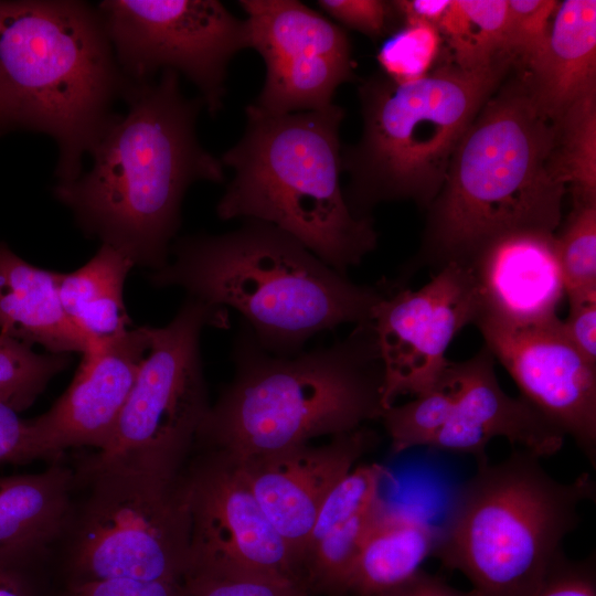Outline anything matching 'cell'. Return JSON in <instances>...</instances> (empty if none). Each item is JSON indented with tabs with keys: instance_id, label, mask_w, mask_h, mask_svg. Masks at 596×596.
<instances>
[{
	"instance_id": "6da1fadb",
	"label": "cell",
	"mask_w": 596,
	"mask_h": 596,
	"mask_svg": "<svg viewBox=\"0 0 596 596\" xmlns=\"http://www.w3.org/2000/svg\"><path fill=\"white\" fill-rule=\"evenodd\" d=\"M123 99L127 113L91 151V170L53 193L86 234L156 272L168 264L185 191L200 180L222 182L223 164L200 145L204 105L183 95L177 72L128 84Z\"/></svg>"
},
{
	"instance_id": "7a4b0ae2",
	"label": "cell",
	"mask_w": 596,
	"mask_h": 596,
	"mask_svg": "<svg viewBox=\"0 0 596 596\" xmlns=\"http://www.w3.org/2000/svg\"><path fill=\"white\" fill-rule=\"evenodd\" d=\"M173 262L152 272L157 287L240 312L267 352L294 356L313 336L369 322L389 285H358L277 226L246 220L221 235L180 238Z\"/></svg>"
},
{
	"instance_id": "3957f363",
	"label": "cell",
	"mask_w": 596,
	"mask_h": 596,
	"mask_svg": "<svg viewBox=\"0 0 596 596\" xmlns=\"http://www.w3.org/2000/svg\"><path fill=\"white\" fill-rule=\"evenodd\" d=\"M235 374L210 408L196 444L235 461L332 437L381 418L383 368L372 326L294 356L267 352L242 322Z\"/></svg>"
},
{
	"instance_id": "277c9868",
	"label": "cell",
	"mask_w": 596,
	"mask_h": 596,
	"mask_svg": "<svg viewBox=\"0 0 596 596\" xmlns=\"http://www.w3.org/2000/svg\"><path fill=\"white\" fill-rule=\"evenodd\" d=\"M554 141L525 75L493 94L455 149L412 265L467 264L504 234L555 233L567 189L552 168Z\"/></svg>"
},
{
	"instance_id": "5b68a950",
	"label": "cell",
	"mask_w": 596,
	"mask_h": 596,
	"mask_svg": "<svg viewBox=\"0 0 596 596\" xmlns=\"http://www.w3.org/2000/svg\"><path fill=\"white\" fill-rule=\"evenodd\" d=\"M241 140L221 162L234 177L216 205L221 220L277 226L347 275L377 243L371 217H358L340 184L344 110L327 107L270 115L249 104Z\"/></svg>"
},
{
	"instance_id": "8992f818",
	"label": "cell",
	"mask_w": 596,
	"mask_h": 596,
	"mask_svg": "<svg viewBox=\"0 0 596 596\" xmlns=\"http://www.w3.org/2000/svg\"><path fill=\"white\" fill-rule=\"evenodd\" d=\"M0 70L22 128L55 140L58 183L75 181L128 85L96 6L0 0Z\"/></svg>"
},
{
	"instance_id": "52a82bcc",
	"label": "cell",
	"mask_w": 596,
	"mask_h": 596,
	"mask_svg": "<svg viewBox=\"0 0 596 596\" xmlns=\"http://www.w3.org/2000/svg\"><path fill=\"white\" fill-rule=\"evenodd\" d=\"M595 494L589 473L563 482L539 456L514 449L496 464H477L458 488L433 556L461 573L479 596H525L564 556L578 509Z\"/></svg>"
},
{
	"instance_id": "ba28073f",
	"label": "cell",
	"mask_w": 596,
	"mask_h": 596,
	"mask_svg": "<svg viewBox=\"0 0 596 596\" xmlns=\"http://www.w3.org/2000/svg\"><path fill=\"white\" fill-rule=\"evenodd\" d=\"M512 63L503 56L477 70L445 65L411 82L374 76L363 83L362 137L341 151L352 213L370 217L372 206L392 200L429 207L461 137Z\"/></svg>"
},
{
	"instance_id": "9c48e42d",
	"label": "cell",
	"mask_w": 596,
	"mask_h": 596,
	"mask_svg": "<svg viewBox=\"0 0 596 596\" xmlns=\"http://www.w3.org/2000/svg\"><path fill=\"white\" fill-rule=\"evenodd\" d=\"M206 327H230L227 309L188 297L164 327H148L149 347L106 445L89 475L131 469L164 477L183 473L210 408L200 359Z\"/></svg>"
},
{
	"instance_id": "30bf717a",
	"label": "cell",
	"mask_w": 596,
	"mask_h": 596,
	"mask_svg": "<svg viewBox=\"0 0 596 596\" xmlns=\"http://www.w3.org/2000/svg\"><path fill=\"white\" fill-rule=\"evenodd\" d=\"M92 476L96 486L62 585L111 578L183 583L190 544L184 471L164 477L111 469Z\"/></svg>"
},
{
	"instance_id": "8fae6325",
	"label": "cell",
	"mask_w": 596,
	"mask_h": 596,
	"mask_svg": "<svg viewBox=\"0 0 596 596\" xmlns=\"http://www.w3.org/2000/svg\"><path fill=\"white\" fill-rule=\"evenodd\" d=\"M127 84L184 75L210 115L222 108L227 66L251 49L246 20L217 0H105L96 6Z\"/></svg>"
},
{
	"instance_id": "7c38bea8",
	"label": "cell",
	"mask_w": 596,
	"mask_h": 596,
	"mask_svg": "<svg viewBox=\"0 0 596 596\" xmlns=\"http://www.w3.org/2000/svg\"><path fill=\"white\" fill-rule=\"evenodd\" d=\"M184 479L190 511L185 577L248 574L301 583L294 552L263 511L237 461L206 449L184 470Z\"/></svg>"
},
{
	"instance_id": "4fadbf2b",
	"label": "cell",
	"mask_w": 596,
	"mask_h": 596,
	"mask_svg": "<svg viewBox=\"0 0 596 596\" xmlns=\"http://www.w3.org/2000/svg\"><path fill=\"white\" fill-rule=\"evenodd\" d=\"M480 313L467 264L440 267L417 290L389 286L370 320L383 368L384 409L400 396L432 389L449 363L448 347Z\"/></svg>"
},
{
	"instance_id": "5bb4252c",
	"label": "cell",
	"mask_w": 596,
	"mask_h": 596,
	"mask_svg": "<svg viewBox=\"0 0 596 596\" xmlns=\"http://www.w3.org/2000/svg\"><path fill=\"white\" fill-rule=\"evenodd\" d=\"M247 14L251 49L266 65L264 86L254 103L284 115L332 104L337 88L354 77L345 32L297 0H241Z\"/></svg>"
},
{
	"instance_id": "9a60e30c",
	"label": "cell",
	"mask_w": 596,
	"mask_h": 596,
	"mask_svg": "<svg viewBox=\"0 0 596 596\" xmlns=\"http://www.w3.org/2000/svg\"><path fill=\"white\" fill-rule=\"evenodd\" d=\"M485 347L536 408L596 467V364L570 340L558 317L510 324L481 316Z\"/></svg>"
},
{
	"instance_id": "2e32d148",
	"label": "cell",
	"mask_w": 596,
	"mask_h": 596,
	"mask_svg": "<svg viewBox=\"0 0 596 596\" xmlns=\"http://www.w3.org/2000/svg\"><path fill=\"white\" fill-rule=\"evenodd\" d=\"M376 441V434L362 426L324 443H308L237 461L259 505L298 564L321 504Z\"/></svg>"
},
{
	"instance_id": "e0dca14e",
	"label": "cell",
	"mask_w": 596,
	"mask_h": 596,
	"mask_svg": "<svg viewBox=\"0 0 596 596\" xmlns=\"http://www.w3.org/2000/svg\"><path fill=\"white\" fill-rule=\"evenodd\" d=\"M149 347L148 327L87 350L56 403L32 418L39 459L71 447L102 449L129 396Z\"/></svg>"
},
{
	"instance_id": "ac0fdd59",
	"label": "cell",
	"mask_w": 596,
	"mask_h": 596,
	"mask_svg": "<svg viewBox=\"0 0 596 596\" xmlns=\"http://www.w3.org/2000/svg\"><path fill=\"white\" fill-rule=\"evenodd\" d=\"M494 361L483 347L472 358L454 362L456 398L445 425L427 448L468 454L480 464L488 460V444L503 437L540 458L556 454L564 434L523 397H513L501 389Z\"/></svg>"
},
{
	"instance_id": "d6986e66",
	"label": "cell",
	"mask_w": 596,
	"mask_h": 596,
	"mask_svg": "<svg viewBox=\"0 0 596 596\" xmlns=\"http://www.w3.org/2000/svg\"><path fill=\"white\" fill-rule=\"evenodd\" d=\"M467 265L481 304L479 317L510 324L557 317L565 285L555 233L528 230L504 234L482 247Z\"/></svg>"
},
{
	"instance_id": "ffe728a7",
	"label": "cell",
	"mask_w": 596,
	"mask_h": 596,
	"mask_svg": "<svg viewBox=\"0 0 596 596\" xmlns=\"http://www.w3.org/2000/svg\"><path fill=\"white\" fill-rule=\"evenodd\" d=\"M386 473L379 464H358L321 504L299 560L301 582L315 596H344L361 543L386 503Z\"/></svg>"
},
{
	"instance_id": "44dd1931",
	"label": "cell",
	"mask_w": 596,
	"mask_h": 596,
	"mask_svg": "<svg viewBox=\"0 0 596 596\" xmlns=\"http://www.w3.org/2000/svg\"><path fill=\"white\" fill-rule=\"evenodd\" d=\"M61 273L35 267L0 242V332L49 353L84 354L89 342L63 309Z\"/></svg>"
},
{
	"instance_id": "7402d4cb",
	"label": "cell",
	"mask_w": 596,
	"mask_h": 596,
	"mask_svg": "<svg viewBox=\"0 0 596 596\" xmlns=\"http://www.w3.org/2000/svg\"><path fill=\"white\" fill-rule=\"evenodd\" d=\"M534 104L554 124L578 98L596 89V1L557 6L541 57L525 73Z\"/></svg>"
},
{
	"instance_id": "603a6c76",
	"label": "cell",
	"mask_w": 596,
	"mask_h": 596,
	"mask_svg": "<svg viewBox=\"0 0 596 596\" xmlns=\"http://www.w3.org/2000/svg\"><path fill=\"white\" fill-rule=\"evenodd\" d=\"M438 526L384 504L350 570L344 595L382 596L409 582L433 556Z\"/></svg>"
},
{
	"instance_id": "cb8c5ba5",
	"label": "cell",
	"mask_w": 596,
	"mask_h": 596,
	"mask_svg": "<svg viewBox=\"0 0 596 596\" xmlns=\"http://www.w3.org/2000/svg\"><path fill=\"white\" fill-rule=\"evenodd\" d=\"M71 480L60 466L0 477V554L42 553L66 523Z\"/></svg>"
},
{
	"instance_id": "d4e9b609",
	"label": "cell",
	"mask_w": 596,
	"mask_h": 596,
	"mask_svg": "<svg viewBox=\"0 0 596 596\" xmlns=\"http://www.w3.org/2000/svg\"><path fill=\"white\" fill-rule=\"evenodd\" d=\"M134 265L119 249L102 244L84 266L61 274L58 294L63 309L86 337L89 349L129 330L123 290Z\"/></svg>"
},
{
	"instance_id": "484cf974",
	"label": "cell",
	"mask_w": 596,
	"mask_h": 596,
	"mask_svg": "<svg viewBox=\"0 0 596 596\" xmlns=\"http://www.w3.org/2000/svg\"><path fill=\"white\" fill-rule=\"evenodd\" d=\"M505 17L507 0H450L437 29L448 42L455 65L477 70L508 56L503 51Z\"/></svg>"
},
{
	"instance_id": "4316f807",
	"label": "cell",
	"mask_w": 596,
	"mask_h": 596,
	"mask_svg": "<svg viewBox=\"0 0 596 596\" xmlns=\"http://www.w3.org/2000/svg\"><path fill=\"white\" fill-rule=\"evenodd\" d=\"M554 126L555 174L574 204H596V89L575 100Z\"/></svg>"
},
{
	"instance_id": "83f0119b",
	"label": "cell",
	"mask_w": 596,
	"mask_h": 596,
	"mask_svg": "<svg viewBox=\"0 0 596 596\" xmlns=\"http://www.w3.org/2000/svg\"><path fill=\"white\" fill-rule=\"evenodd\" d=\"M457 393L454 362L432 389L404 404L386 407L381 418L394 454L426 447L445 425Z\"/></svg>"
},
{
	"instance_id": "f1b7e54d",
	"label": "cell",
	"mask_w": 596,
	"mask_h": 596,
	"mask_svg": "<svg viewBox=\"0 0 596 596\" xmlns=\"http://www.w3.org/2000/svg\"><path fill=\"white\" fill-rule=\"evenodd\" d=\"M68 362V354H40L0 332V402L18 413L24 411Z\"/></svg>"
},
{
	"instance_id": "f546056e",
	"label": "cell",
	"mask_w": 596,
	"mask_h": 596,
	"mask_svg": "<svg viewBox=\"0 0 596 596\" xmlns=\"http://www.w3.org/2000/svg\"><path fill=\"white\" fill-rule=\"evenodd\" d=\"M567 299L596 294V204H574L556 236Z\"/></svg>"
},
{
	"instance_id": "4dcf8cb0",
	"label": "cell",
	"mask_w": 596,
	"mask_h": 596,
	"mask_svg": "<svg viewBox=\"0 0 596 596\" xmlns=\"http://www.w3.org/2000/svg\"><path fill=\"white\" fill-rule=\"evenodd\" d=\"M557 1L507 0L504 54L528 70L543 54Z\"/></svg>"
},
{
	"instance_id": "1f68e13d",
	"label": "cell",
	"mask_w": 596,
	"mask_h": 596,
	"mask_svg": "<svg viewBox=\"0 0 596 596\" xmlns=\"http://www.w3.org/2000/svg\"><path fill=\"white\" fill-rule=\"evenodd\" d=\"M439 49L437 28L414 23L406 24L381 46L377 61L385 76L405 83L427 74Z\"/></svg>"
},
{
	"instance_id": "d6a6232c",
	"label": "cell",
	"mask_w": 596,
	"mask_h": 596,
	"mask_svg": "<svg viewBox=\"0 0 596 596\" xmlns=\"http://www.w3.org/2000/svg\"><path fill=\"white\" fill-rule=\"evenodd\" d=\"M184 596H315L292 579L263 575H189Z\"/></svg>"
},
{
	"instance_id": "836d02e7",
	"label": "cell",
	"mask_w": 596,
	"mask_h": 596,
	"mask_svg": "<svg viewBox=\"0 0 596 596\" xmlns=\"http://www.w3.org/2000/svg\"><path fill=\"white\" fill-rule=\"evenodd\" d=\"M42 553L0 554V596H57L42 568Z\"/></svg>"
},
{
	"instance_id": "e575fe53",
	"label": "cell",
	"mask_w": 596,
	"mask_h": 596,
	"mask_svg": "<svg viewBox=\"0 0 596 596\" xmlns=\"http://www.w3.org/2000/svg\"><path fill=\"white\" fill-rule=\"evenodd\" d=\"M525 596H596L594 557L571 561L564 555Z\"/></svg>"
},
{
	"instance_id": "d590c367",
	"label": "cell",
	"mask_w": 596,
	"mask_h": 596,
	"mask_svg": "<svg viewBox=\"0 0 596 596\" xmlns=\"http://www.w3.org/2000/svg\"><path fill=\"white\" fill-rule=\"evenodd\" d=\"M317 4L344 26L372 38L385 32L392 13V3L380 0H319Z\"/></svg>"
},
{
	"instance_id": "8d00e7d4",
	"label": "cell",
	"mask_w": 596,
	"mask_h": 596,
	"mask_svg": "<svg viewBox=\"0 0 596 596\" xmlns=\"http://www.w3.org/2000/svg\"><path fill=\"white\" fill-rule=\"evenodd\" d=\"M57 596H184L182 583L111 578L62 585Z\"/></svg>"
},
{
	"instance_id": "74e56055",
	"label": "cell",
	"mask_w": 596,
	"mask_h": 596,
	"mask_svg": "<svg viewBox=\"0 0 596 596\" xmlns=\"http://www.w3.org/2000/svg\"><path fill=\"white\" fill-rule=\"evenodd\" d=\"M39 459L32 419L0 402V465Z\"/></svg>"
},
{
	"instance_id": "f35d334b",
	"label": "cell",
	"mask_w": 596,
	"mask_h": 596,
	"mask_svg": "<svg viewBox=\"0 0 596 596\" xmlns=\"http://www.w3.org/2000/svg\"><path fill=\"white\" fill-rule=\"evenodd\" d=\"M570 311L563 328L579 352L596 364V294L568 299Z\"/></svg>"
},
{
	"instance_id": "ab89813d",
	"label": "cell",
	"mask_w": 596,
	"mask_h": 596,
	"mask_svg": "<svg viewBox=\"0 0 596 596\" xmlns=\"http://www.w3.org/2000/svg\"><path fill=\"white\" fill-rule=\"evenodd\" d=\"M382 596H479L472 589H457L423 570L405 585Z\"/></svg>"
},
{
	"instance_id": "60d3db41",
	"label": "cell",
	"mask_w": 596,
	"mask_h": 596,
	"mask_svg": "<svg viewBox=\"0 0 596 596\" xmlns=\"http://www.w3.org/2000/svg\"><path fill=\"white\" fill-rule=\"evenodd\" d=\"M392 3L406 24L424 23L437 28L450 0H402Z\"/></svg>"
},
{
	"instance_id": "b9f144b4",
	"label": "cell",
	"mask_w": 596,
	"mask_h": 596,
	"mask_svg": "<svg viewBox=\"0 0 596 596\" xmlns=\"http://www.w3.org/2000/svg\"><path fill=\"white\" fill-rule=\"evenodd\" d=\"M0 128L6 132L22 128L19 109L8 83L0 70Z\"/></svg>"
},
{
	"instance_id": "7bdbcfd3",
	"label": "cell",
	"mask_w": 596,
	"mask_h": 596,
	"mask_svg": "<svg viewBox=\"0 0 596 596\" xmlns=\"http://www.w3.org/2000/svg\"><path fill=\"white\" fill-rule=\"evenodd\" d=\"M2 134H4V131L0 128V136H1Z\"/></svg>"
}]
</instances>
